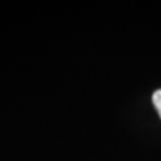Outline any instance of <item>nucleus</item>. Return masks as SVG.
I'll list each match as a JSON object with an SVG mask.
<instances>
[{
	"label": "nucleus",
	"instance_id": "f257e3e1",
	"mask_svg": "<svg viewBox=\"0 0 161 161\" xmlns=\"http://www.w3.org/2000/svg\"><path fill=\"white\" fill-rule=\"evenodd\" d=\"M153 104H154L159 116L161 117V88L155 91L154 94H153Z\"/></svg>",
	"mask_w": 161,
	"mask_h": 161
}]
</instances>
